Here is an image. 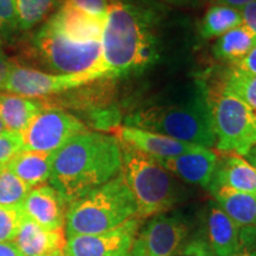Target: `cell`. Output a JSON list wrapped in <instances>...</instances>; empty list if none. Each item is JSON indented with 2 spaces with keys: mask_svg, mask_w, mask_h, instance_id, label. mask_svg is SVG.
<instances>
[{
  "mask_svg": "<svg viewBox=\"0 0 256 256\" xmlns=\"http://www.w3.org/2000/svg\"><path fill=\"white\" fill-rule=\"evenodd\" d=\"M121 171L122 156L118 138L87 130L52 153L49 184L69 206Z\"/></svg>",
  "mask_w": 256,
  "mask_h": 256,
  "instance_id": "cell-1",
  "label": "cell"
},
{
  "mask_svg": "<svg viewBox=\"0 0 256 256\" xmlns=\"http://www.w3.org/2000/svg\"><path fill=\"white\" fill-rule=\"evenodd\" d=\"M156 16L145 2H110L101 38L107 78L136 75L156 63L159 56L153 31Z\"/></svg>",
  "mask_w": 256,
  "mask_h": 256,
  "instance_id": "cell-2",
  "label": "cell"
},
{
  "mask_svg": "<svg viewBox=\"0 0 256 256\" xmlns=\"http://www.w3.org/2000/svg\"><path fill=\"white\" fill-rule=\"evenodd\" d=\"M124 126L159 133L206 148L216 144L208 87L200 81L194 83L192 92L182 101L154 104L134 112L124 118Z\"/></svg>",
  "mask_w": 256,
  "mask_h": 256,
  "instance_id": "cell-3",
  "label": "cell"
},
{
  "mask_svg": "<svg viewBox=\"0 0 256 256\" xmlns=\"http://www.w3.org/2000/svg\"><path fill=\"white\" fill-rule=\"evenodd\" d=\"M136 217V203L122 172L66 209V238L110 232Z\"/></svg>",
  "mask_w": 256,
  "mask_h": 256,
  "instance_id": "cell-4",
  "label": "cell"
},
{
  "mask_svg": "<svg viewBox=\"0 0 256 256\" xmlns=\"http://www.w3.org/2000/svg\"><path fill=\"white\" fill-rule=\"evenodd\" d=\"M119 140V139H118ZM122 174L136 203L138 218L168 212L183 200V190L172 174L152 156L120 142Z\"/></svg>",
  "mask_w": 256,
  "mask_h": 256,
  "instance_id": "cell-5",
  "label": "cell"
},
{
  "mask_svg": "<svg viewBox=\"0 0 256 256\" xmlns=\"http://www.w3.org/2000/svg\"><path fill=\"white\" fill-rule=\"evenodd\" d=\"M34 48L52 72L62 75L94 74L107 78L101 42L72 40L46 23L34 38Z\"/></svg>",
  "mask_w": 256,
  "mask_h": 256,
  "instance_id": "cell-6",
  "label": "cell"
},
{
  "mask_svg": "<svg viewBox=\"0 0 256 256\" xmlns=\"http://www.w3.org/2000/svg\"><path fill=\"white\" fill-rule=\"evenodd\" d=\"M216 148L244 156L256 145V112L247 104L217 87L208 88Z\"/></svg>",
  "mask_w": 256,
  "mask_h": 256,
  "instance_id": "cell-7",
  "label": "cell"
},
{
  "mask_svg": "<svg viewBox=\"0 0 256 256\" xmlns=\"http://www.w3.org/2000/svg\"><path fill=\"white\" fill-rule=\"evenodd\" d=\"M87 130V126L74 114L57 106L46 104L25 127L20 136L23 150L52 153L72 136Z\"/></svg>",
  "mask_w": 256,
  "mask_h": 256,
  "instance_id": "cell-8",
  "label": "cell"
},
{
  "mask_svg": "<svg viewBox=\"0 0 256 256\" xmlns=\"http://www.w3.org/2000/svg\"><path fill=\"white\" fill-rule=\"evenodd\" d=\"M190 220L180 212L152 216L140 226L130 246V256H172L191 236Z\"/></svg>",
  "mask_w": 256,
  "mask_h": 256,
  "instance_id": "cell-9",
  "label": "cell"
},
{
  "mask_svg": "<svg viewBox=\"0 0 256 256\" xmlns=\"http://www.w3.org/2000/svg\"><path fill=\"white\" fill-rule=\"evenodd\" d=\"M100 78V76L94 74L62 75L43 72L40 70L14 64L2 92L23 98L44 100L49 96L66 92Z\"/></svg>",
  "mask_w": 256,
  "mask_h": 256,
  "instance_id": "cell-10",
  "label": "cell"
},
{
  "mask_svg": "<svg viewBox=\"0 0 256 256\" xmlns=\"http://www.w3.org/2000/svg\"><path fill=\"white\" fill-rule=\"evenodd\" d=\"M110 81L112 78H101L95 86L88 87V83L72 89L74 92L60 98L57 104L84 114L92 127L102 130H110L119 122V112L110 101L113 92Z\"/></svg>",
  "mask_w": 256,
  "mask_h": 256,
  "instance_id": "cell-11",
  "label": "cell"
},
{
  "mask_svg": "<svg viewBox=\"0 0 256 256\" xmlns=\"http://www.w3.org/2000/svg\"><path fill=\"white\" fill-rule=\"evenodd\" d=\"M140 226L142 218L133 217L110 232L68 238L63 248L64 256H114L130 252Z\"/></svg>",
  "mask_w": 256,
  "mask_h": 256,
  "instance_id": "cell-12",
  "label": "cell"
},
{
  "mask_svg": "<svg viewBox=\"0 0 256 256\" xmlns=\"http://www.w3.org/2000/svg\"><path fill=\"white\" fill-rule=\"evenodd\" d=\"M68 206L49 184L31 188L22 204L24 216L46 230H64Z\"/></svg>",
  "mask_w": 256,
  "mask_h": 256,
  "instance_id": "cell-13",
  "label": "cell"
},
{
  "mask_svg": "<svg viewBox=\"0 0 256 256\" xmlns=\"http://www.w3.org/2000/svg\"><path fill=\"white\" fill-rule=\"evenodd\" d=\"M156 162L185 183L208 188L218 162V156L211 150L200 147L194 151L174 158L158 159Z\"/></svg>",
  "mask_w": 256,
  "mask_h": 256,
  "instance_id": "cell-14",
  "label": "cell"
},
{
  "mask_svg": "<svg viewBox=\"0 0 256 256\" xmlns=\"http://www.w3.org/2000/svg\"><path fill=\"white\" fill-rule=\"evenodd\" d=\"M106 17L87 14L82 10L64 4L55 14L48 19L46 24L63 36L75 42H101Z\"/></svg>",
  "mask_w": 256,
  "mask_h": 256,
  "instance_id": "cell-15",
  "label": "cell"
},
{
  "mask_svg": "<svg viewBox=\"0 0 256 256\" xmlns=\"http://www.w3.org/2000/svg\"><path fill=\"white\" fill-rule=\"evenodd\" d=\"M116 138L120 142L128 144L156 160L174 158L202 147L194 144L179 142L174 138L159 133L127 126L118 128Z\"/></svg>",
  "mask_w": 256,
  "mask_h": 256,
  "instance_id": "cell-16",
  "label": "cell"
},
{
  "mask_svg": "<svg viewBox=\"0 0 256 256\" xmlns=\"http://www.w3.org/2000/svg\"><path fill=\"white\" fill-rule=\"evenodd\" d=\"M206 226L202 230L216 256H232L240 247L241 228L215 200L208 203L204 214Z\"/></svg>",
  "mask_w": 256,
  "mask_h": 256,
  "instance_id": "cell-17",
  "label": "cell"
},
{
  "mask_svg": "<svg viewBox=\"0 0 256 256\" xmlns=\"http://www.w3.org/2000/svg\"><path fill=\"white\" fill-rule=\"evenodd\" d=\"M220 186L256 194V170L241 156H223L217 162L208 190Z\"/></svg>",
  "mask_w": 256,
  "mask_h": 256,
  "instance_id": "cell-18",
  "label": "cell"
},
{
  "mask_svg": "<svg viewBox=\"0 0 256 256\" xmlns=\"http://www.w3.org/2000/svg\"><path fill=\"white\" fill-rule=\"evenodd\" d=\"M66 241L64 230H46L24 217L14 243L23 256H43L63 249Z\"/></svg>",
  "mask_w": 256,
  "mask_h": 256,
  "instance_id": "cell-19",
  "label": "cell"
},
{
  "mask_svg": "<svg viewBox=\"0 0 256 256\" xmlns=\"http://www.w3.org/2000/svg\"><path fill=\"white\" fill-rule=\"evenodd\" d=\"M220 209L240 228H256V194L220 186L210 190Z\"/></svg>",
  "mask_w": 256,
  "mask_h": 256,
  "instance_id": "cell-20",
  "label": "cell"
},
{
  "mask_svg": "<svg viewBox=\"0 0 256 256\" xmlns=\"http://www.w3.org/2000/svg\"><path fill=\"white\" fill-rule=\"evenodd\" d=\"M44 106V100L14 94H0V121L6 132L22 133Z\"/></svg>",
  "mask_w": 256,
  "mask_h": 256,
  "instance_id": "cell-21",
  "label": "cell"
},
{
  "mask_svg": "<svg viewBox=\"0 0 256 256\" xmlns=\"http://www.w3.org/2000/svg\"><path fill=\"white\" fill-rule=\"evenodd\" d=\"M52 153L22 150L5 166L34 188L49 182Z\"/></svg>",
  "mask_w": 256,
  "mask_h": 256,
  "instance_id": "cell-22",
  "label": "cell"
},
{
  "mask_svg": "<svg viewBox=\"0 0 256 256\" xmlns=\"http://www.w3.org/2000/svg\"><path fill=\"white\" fill-rule=\"evenodd\" d=\"M256 46V34L246 25H240L218 37L212 46L217 60L230 64L244 58Z\"/></svg>",
  "mask_w": 256,
  "mask_h": 256,
  "instance_id": "cell-23",
  "label": "cell"
},
{
  "mask_svg": "<svg viewBox=\"0 0 256 256\" xmlns=\"http://www.w3.org/2000/svg\"><path fill=\"white\" fill-rule=\"evenodd\" d=\"M243 24L240 10L229 6L214 5L204 14L200 26V34L204 40L220 37L232 28Z\"/></svg>",
  "mask_w": 256,
  "mask_h": 256,
  "instance_id": "cell-24",
  "label": "cell"
},
{
  "mask_svg": "<svg viewBox=\"0 0 256 256\" xmlns=\"http://www.w3.org/2000/svg\"><path fill=\"white\" fill-rule=\"evenodd\" d=\"M220 90L247 104L256 112V74H246L229 69L224 72Z\"/></svg>",
  "mask_w": 256,
  "mask_h": 256,
  "instance_id": "cell-25",
  "label": "cell"
},
{
  "mask_svg": "<svg viewBox=\"0 0 256 256\" xmlns=\"http://www.w3.org/2000/svg\"><path fill=\"white\" fill-rule=\"evenodd\" d=\"M58 0H14L18 28L30 30L48 17Z\"/></svg>",
  "mask_w": 256,
  "mask_h": 256,
  "instance_id": "cell-26",
  "label": "cell"
},
{
  "mask_svg": "<svg viewBox=\"0 0 256 256\" xmlns=\"http://www.w3.org/2000/svg\"><path fill=\"white\" fill-rule=\"evenodd\" d=\"M31 188L5 165L0 168V206H20Z\"/></svg>",
  "mask_w": 256,
  "mask_h": 256,
  "instance_id": "cell-27",
  "label": "cell"
},
{
  "mask_svg": "<svg viewBox=\"0 0 256 256\" xmlns=\"http://www.w3.org/2000/svg\"><path fill=\"white\" fill-rule=\"evenodd\" d=\"M20 206H0V243L14 242L17 232L24 220Z\"/></svg>",
  "mask_w": 256,
  "mask_h": 256,
  "instance_id": "cell-28",
  "label": "cell"
},
{
  "mask_svg": "<svg viewBox=\"0 0 256 256\" xmlns=\"http://www.w3.org/2000/svg\"><path fill=\"white\" fill-rule=\"evenodd\" d=\"M172 256H216L212 249H211L209 242L206 241L203 232L202 235L194 234L188 238L180 248Z\"/></svg>",
  "mask_w": 256,
  "mask_h": 256,
  "instance_id": "cell-29",
  "label": "cell"
},
{
  "mask_svg": "<svg viewBox=\"0 0 256 256\" xmlns=\"http://www.w3.org/2000/svg\"><path fill=\"white\" fill-rule=\"evenodd\" d=\"M23 150L20 133L5 132L0 134V166H4Z\"/></svg>",
  "mask_w": 256,
  "mask_h": 256,
  "instance_id": "cell-30",
  "label": "cell"
},
{
  "mask_svg": "<svg viewBox=\"0 0 256 256\" xmlns=\"http://www.w3.org/2000/svg\"><path fill=\"white\" fill-rule=\"evenodd\" d=\"M16 30H18V22L14 0H0V34Z\"/></svg>",
  "mask_w": 256,
  "mask_h": 256,
  "instance_id": "cell-31",
  "label": "cell"
},
{
  "mask_svg": "<svg viewBox=\"0 0 256 256\" xmlns=\"http://www.w3.org/2000/svg\"><path fill=\"white\" fill-rule=\"evenodd\" d=\"M64 2L98 17H107L110 4V0H66Z\"/></svg>",
  "mask_w": 256,
  "mask_h": 256,
  "instance_id": "cell-32",
  "label": "cell"
},
{
  "mask_svg": "<svg viewBox=\"0 0 256 256\" xmlns=\"http://www.w3.org/2000/svg\"><path fill=\"white\" fill-rule=\"evenodd\" d=\"M232 256H256V228H241L240 247Z\"/></svg>",
  "mask_w": 256,
  "mask_h": 256,
  "instance_id": "cell-33",
  "label": "cell"
},
{
  "mask_svg": "<svg viewBox=\"0 0 256 256\" xmlns=\"http://www.w3.org/2000/svg\"><path fill=\"white\" fill-rule=\"evenodd\" d=\"M230 68L246 74H256V46L244 58L230 64Z\"/></svg>",
  "mask_w": 256,
  "mask_h": 256,
  "instance_id": "cell-34",
  "label": "cell"
},
{
  "mask_svg": "<svg viewBox=\"0 0 256 256\" xmlns=\"http://www.w3.org/2000/svg\"><path fill=\"white\" fill-rule=\"evenodd\" d=\"M242 16V20H243V25H246L248 28L254 32L256 34V0L255 2H249L240 10Z\"/></svg>",
  "mask_w": 256,
  "mask_h": 256,
  "instance_id": "cell-35",
  "label": "cell"
},
{
  "mask_svg": "<svg viewBox=\"0 0 256 256\" xmlns=\"http://www.w3.org/2000/svg\"><path fill=\"white\" fill-rule=\"evenodd\" d=\"M14 66V64L11 62V60L6 56V54L0 48V90L2 92Z\"/></svg>",
  "mask_w": 256,
  "mask_h": 256,
  "instance_id": "cell-36",
  "label": "cell"
},
{
  "mask_svg": "<svg viewBox=\"0 0 256 256\" xmlns=\"http://www.w3.org/2000/svg\"><path fill=\"white\" fill-rule=\"evenodd\" d=\"M210 2H215L216 5H222V6H229V8L241 10L244 8L246 5L249 2H255V0H210Z\"/></svg>",
  "mask_w": 256,
  "mask_h": 256,
  "instance_id": "cell-37",
  "label": "cell"
},
{
  "mask_svg": "<svg viewBox=\"0 0 256 256\" xmlns=\"http://www.w3.org/2000/svg\"><path fill=\"white\" fill-rule=\"evenodd\" d=\"M0 256H23L14 242L0 243Z\"/></svg>",
  "mask_w": 256,
  "mask_h": 256,
  "instance_id": "cell-38",
  "label": "cell"
},
{
  "mask_svg": "<svg viewBox=\"0 0 256 256\" xmlns=\"http://www.w3.org/2000/svg\"><path fill=\"white\" fill-rule=\"evenodd\" d=\"M244 158L247 159L248 162H250V164L254 166V168L256 170V145L252 147V148L247 153V154L244 156Z\"/></svg>",
  "mask_w": 256,
  "mask_h": 256,
  "instance_id": "cell-39",
  "label": "cell"
},
{
  "mask_svg": "<svg viewBox=\"0 0 256 256\" xmlns=\"http://www.w3.org/2000/svg\"><path fill=\"white\" fill-rule=\"evenodd\" d=\"M162 2H168L170 5H176V6H185L188 5V0H162Z\"/></svg>",
  "mask_w": 256,
  "mask_h": 256,
  "instance_id": "cell-40",
  "label": "cell"
},
{
  "mask_svg": "<svg viewBox=\"0 0 256 256\" xmlns=\"http://www.w3.org/2000/svg\"><path fill=\"white\" fill-rule=\"evenodd\" d=\"M43 256H64V252H63V249H57V250H54L49 252V254H46Z\"/></svg>",
  "mask_w": 256,
  "mask_h": 256,
  "instance_id": "cell-41",
  "label": "cell"
},
{
  "mask_svg": "<svg viewBox=\"0 0 256 256\" xmlns=\"http://www.w3.org/2000/svg\"><path fill=\"white\" fill-rule=\"evenodd\" d=\"M5 132H6V130H5L4 124H2V121H0V134H2V133H5Z\"/></svg>",
  "mask_w": 256,
  "mask_h": 256,
  "instance_id": "cell-42",
  "label": "cell"
},
{
  "mask_svg": "<svg viewBox=\"0 0 256 256\" xmlns=\"http://www.w3.org/2000/svg\"><path fill=\"white\" fill-rule=\"evenodd\" d=\"M114 256H130V252H120V254H116Z\"/></svg>",
  "mask_w": 256,
  "mask_h": 256,
  "instance_id": "cell-43",
  "label": "cell"
},
{
  "mask_svg": "<svg viewBox=\"0 0 256 256\" xmlns=\"http://www.w3.org/2000/svg\"><path fill=\"white\" fill-rule=\"evenodd\" d=\"M194 2V0H188V2H190V4H192Z\"/></svg>",
  "mask_w": 256,
  "mask_h": 256,
  "instance_id": "cell-44",
  "label": "cell"
},
{
  "mask_svg": "<svg viewBox=\"0 0 256 256\" xmlns=\"http://www.w3.org/2000/svg\"><path fill=\"white\" fill-rule=\"evenodd\" d=\"M110 2H118V0H110Z\"/></svg>",
  "mask_w": 256,
  "mask_h": 256,
  "instance_id": "cell-45",
  "label": "cell"
},
{
  "mask_svg": "<svg viewBox=\"0 0 256 256\" xmlns=\"http://www.w3.org/2000/svg\"><path fill=\"white\" fill-rule=\"evenodd\" d=\"M2 168V166H0V168Z\"/></svg>",
  "mask_w": 256,
  "mask_h": 256,
  "instance_id": "cell-46",
  "label": "cell"
}]
</instances>
